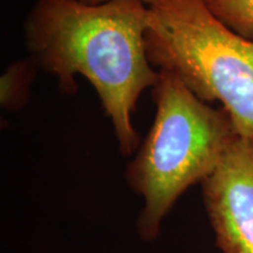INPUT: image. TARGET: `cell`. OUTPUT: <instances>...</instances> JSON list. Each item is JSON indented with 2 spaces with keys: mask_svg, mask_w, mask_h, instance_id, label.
<instances>
[{
  "mask_svg": "<svg viewBox=\"0 0 253 253\" xmlns=\"http://www.w3.org/2000/svg\"><path fill=\"white\" fill-rule=\"evenodd\" d=\"M149 9L151 65L204 102H220L237 136L253 137V41L220 23L204 0H164Z\"/></svg>",
  "mask_w": 253,
  "mask_h": 253,
  "instance_id": "obj_3",
  "label": "cell"
},
{
  "mask_svg": "<svg viewBox=\"0 0 253 253\" xmlns=\"http://www.w3.org/2000/svg\"><path fill=\"white\" fill-rule=\"evenodd\" d=\"M158 72L154 123L126 169L129 188L143 201L136 230L144 243L158 238L179 197L212 172L237 137L225 110L198 99L173 73Z\"/></svg>",
  "mask_w": 253,
  "mask_h": 253,
  "instance_id": "obj_2",
  "label": "cell"
},
{
  "mask_svg": "<svg viewBox=\"0 0 253 253\" xmlns=\"http://www.w3.org/2000/svg\"><path fill=\"white\" fill-rule=\"evenodd\" d=\"M38 66L30 56L18 60L0 78V104L5 110H20L30 100L31 84L37 75Z\"/></svg>",
  "mask_w": 253,
  "mask_h": 253,
  "instance_id": "obj_5",
  "label": "cell"
},
{
  "mask_svg": "<svg viewBox=\"0 0 253 253\" xmlns=\"http://www.w3.org/2000/svg\"><path fill=\"white\" fill-rule=\"evenodd\" d=\"M211 13L238 36L253 41V0H204Z\"/></svg>",
  "mask_w": 253,
  "mask_h": 253,
  "instance_id": "obj_6",
  "label": "cell"
},
{
  "mask_svg": "<svg viewBox=\"0 0 253 253\" xmlns=\"http://www.w3.org/2000/svg\"><path fill=\"white\" fill-rule=\"evenodd\" d=\"M79 1L84 2L86 5H90V6H95V5H102V4H107V2H112V1H119V0H79ZM136 1H141L143 2L144 5H147L148 7H151V6H156L161 2H163L164 0H136Z\"/></svg>",
  "mask_w": 253,
  "mask_h": 253,
  "instance_id": "obj_7",
  "label": "cell"
},
{
  "mask_svg": "<svg viewBox=\"0 0 253 253\" xmlns=\"http://www.w3.org/2000/svg\"><path fill=\"white\" fill-rule=\"evenodd\" d=\"M201 186L220 253H253V137L237 136Z\"/></svg>",
  "mask_w": 253,
  "mask_h": 253,
  "instance_id": "obj_4",
  "label": "cell"
},
{
  "mask_svg": "<svg viewBox=\"0 0 253 253\" xmlns=\"http://www.w3.org/2000/svg\"><path fill=\"white\" fill-rule=\"evenodd\" d=\"M150 9L136 0L86 5L79 0H37L24 24L30 58L75 94L77 75L93 84L114 126L119 150L131 156L140 135L131 115L141 94L160 78L148 58Z\"/></svg>",
  "mask_w": 253,
  "mask_h": 253,
  "instance_id": "obj_1",
  "label": "cell"
}]
</instances>
